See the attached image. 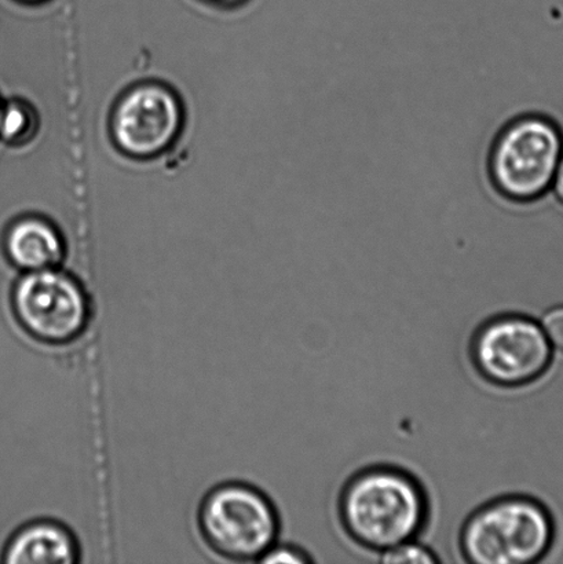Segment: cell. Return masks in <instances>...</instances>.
Wrapping results in <instances>:
<instances>
[{
    "instance_id": "30bf717a",
    "label": "cell",
    "mask_w": 563,
    "mask_h": 564,
    "mask_svg": "<svg viewBox=\"0 0 563 564\" xmlns=\"http://www.w3.org/2000/svg\"><path fill=\"white\" fill-rule=\"evenodd\" d=\"M42 130L41 113L30 99L17 96H2L0 104V145L10 151L22 152Z\"/></svg>"
},
{
    "instance_id": "6da1fadb",
    "label": "cell",
    "mask_w": 563,
    "mask_h": 564,
    "mask_svg": "<svg viewBox=\"0 0 563 564\" xmlns=\"http://www.w3.org/2000/svg\"><path fill=\"white\" fill-rule=\"evenodd\" d=\"M338 518L347 539L368 562L377 563L380 552L422 539L430 500L412 473L391 464H372L342 486Z\"/></svg>"
},
{
    "instance_id": "ba28073f",
    "label": "cell",
    "mask_w": 563,
    "mask_h": 564,
    "mask_svg": "<svg viewBox=\"0 0 563 564\" xmlns=\"http://www.w3.org/2000/svg\"><path fill=\"white\" fill-rule=\"evenodd\" d=\"M0 250L19 273L64 267L68 250L57 226L39 215H24L6 226Z\"/></svg>"
},
{
    "instance_id": "e0dca14e",
    "label": "cell",
    "mask_w": 563,
    "mask_h": 564,
    "mask_svg": "<svg viewBox=\"0 0 563 564\" xmlns=\"http://www.w3.org/2000/svg\"><path fill=\"white\" fill-rule=\"evenodd\" d=\"M0 104H2V93H0Z\"/></svg>"
},
{
    "instance_id": "7a4b0ae2",
    "label": "cell",
    "mask_w": 563,
    "mask_h": 564,
    "mask_svg": "<svg viewBox=\"0 0 563 564\" xmlns=\"http://www.w3.org/2000/svg\"><path fill=\"white\" fill-rule=\"evenodd\" d=\"M556 528L549 507L531 495L512 494L484 502L461 529L462 562L533 564L553 551Z\"/></svg>"
},
{
    "instance_id": "2e32d148",
    "label": "cell",
    "mask_w": 563,
    "mask_h": 564,
    "mask_svg": "<svg viewBox=\"0 0 563 564\" xmlns=\"http://www.w3.org/2000/svg\"><path fill=\"white\" fill-rule=\"evenodd\" d=\"M15 2H20V3L26 4V6H36V4H43L44 2H48V0H15Z\"/></svg>"
},
{
    "instance_id": "4fadbf2b",
    "label": "cell",
    "mask_w": 563,
    "mask_h": 564,
    "mask_svg": "<svg viewBox=\"0 0 563 564\" xmlns=\"http://www.w3.org/2000/svg\"><path fill=\"white\" fill-rule=\"evenodd\" d=\"M540 325L548 335L551 345L555 350L563 352V304L554 306L544 312L539 321Z\"/></svg>"
},
{
    "instance_id": "5b68a950",
    "label": "cell",
    "mask_w": 563,
    "mask_h": 564,
    "mask_svg": "<svg viewBox=\"0 0 563 564\" xmlns=\"http://www.w3.org/2000/svg\"><path fill=\"white\" fill-rule=\"evenodd\" d=\"M9 308L20 329L46 346L80 339L93 317L85 284L64 267L20 273L9 291Z\"/></svg>"
},
{
    "instance_id": "5bb4252c",
    "label": "cell",
    "mask_w": 563,
    "mask_h": 564,
    "mask_svg": "<svg viewBox=\"0 0 563 564\" xmlns=\"http://www.w3.org/2000/svg\"><path fill=\"white\" fill-rule=\"evenodd\" d=\"M551 196L563 207V154L555 171L553 186H551Z\"/></svg>"
},
{
    "instance_id": "3957f363",
    "label": "cell",
    "mask_w": 563,
    "mask_h": 564,
    "mask_svg": "<svg viewBox=\"0 0 563 564\" xmlns=\"http://www.w3.org/2000/svg\"><path fill=\"white\" fill-rule=\"evenodd\" d=\"M563 154V127L555 116L529 110L501 127L489 153L496 189L515 202L548 196Z\"/></svg>"
},
{
    "instance_id": "9a60e30c",
    "label": "cell",
    "mask_w": 563,
    "mask_h": 564,
    "mask_svg": "<svg viewBox=\"0 0 563 564\" xmlns=\"http://www.w3.org/2000/svg\"><path fill=\"white\" fill-rule=\"evenodd\" d=\"M203 2L218 6V8L231 9L239 8V6H245L250 2V0H203Z\"/></svg>"
},
{
    "instance_id": "8fae6325",
    "label": "cell",
    "mask_w": 563,
    "mask_h": 564,
    "mask_svg": "<svg viewBox=\"0 0 563 564\" xmlns=\"http://www.w3.org/2000/svg\"><path fill=\"white\" fill-rule=\"evenodd\" d=\"M379 564H439L441 560L433 549L422 540H412L408 543L393 546L380 552L377 557Z\"/></svg>"
},
{
    "instance_id": "277c9868",
    "label": "cell",
    "mask_w": 563,
    "mask_h": 564,
    "mask_svg": "<svg viewBox=\"0 0 563 564\" xmlns=\"http://www.w3.org/2000/svg\"><path fill=\"white\" fill-rule=\"evenodd\" d=\"M197 519L209 549L231 562L258 563L280 540L278 506L250 484L228 482L209 490Z\"/></svg>"
},
{
    "instance_id": "7c38bea8",
    "label": "cell",
    "mask_w": 563,
    "mask_h": 564,
    "mask_svg": "<svg viewBox=\"0 0 563 564\" xmlns=\"http://www.w3.org/2000/svg\"><path fill=\"white\" fill-rule=\"evenodd\" d=\"M258 563L262 564H313L312 556L302 546L289 541H278Z\"/></svg>"
},
{
    "instance_id": "52a82bcc",
    "label": "cell",
    "mask_w": 563,
    "mask_h": 564,
    "mask_svg": "<svg viewBox=\"0 0 563 564\" xmlns=\"http://www.w3.org/2000/svg\"><path fill=\"white\" fill-rule=\"evenodd\" d=\"M187 110L164 83H138L116 102L110 119L115 145L126 156L151 160L173 151L185 131Z\"/></svg>"
},
{
    "instance_id": "9c48e42d",
    "label": "cell",
    "mask_w": 563,
    "mask_h": 564,
    "mask_svg": "<svg viewBox=\"0 0 563 564\" xmlns=\"http://www.w3.org/2000/svg\"><path fill=\"white\" fill-rule=\"evenodd\" d=\"M79 561L76 535L52 519L22 524L9 534L0 552L3 564H75Z\"/></svg>"
},
{
    "instance_id": "8992f818",
    "label": "cell",
    "mask_w": 563,
    "mask_h": 564,
    "mask_svg": "<svg viewBox=\"0 0 563 564\" xmlns=\"http://www.w3.org/2000/svg\"><path fill=\"white\" fill-rule=\"evenodd\" d=\"M468 356L485 383L499 390H520L549 372L554 347L532 315L501 313L474 330Z\"/></svg>"
}]
</instances>
